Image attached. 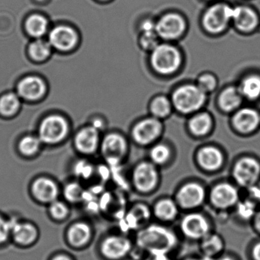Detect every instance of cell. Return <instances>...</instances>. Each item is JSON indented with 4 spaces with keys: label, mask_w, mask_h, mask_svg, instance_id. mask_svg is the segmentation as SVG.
Listing matches in <instances>:
<instances>
[{
    "label": "cell",
    "mask_w": 260,
    "mask_h": 260,
    "mask_svg": "<svg viewBox=\"0 0 260 260\" xmlns=\"http://www.w3.org/2000/svg\"><path fill=\"white\" fill-rule=\"evenodd\" d=\"M53 260H71L68 257L65 255H58V256L55 257Z\"/></svg>",
    "instance_id": "46"
},
{
    "label": "cell",
    "mask_w": 260,
    "mask_h": 260,
    "mask_svg": "<svg viewBox=\"0 0 260 260\" xmlns=\"http://www.w3.org/2000/svg\"><path fill=\"white\" fill-rule=\"evenodd\" d=\"M11 228L15 240L21 244H30L37 237L36 228L30 223H15Z\"/></svg>",
    "instance_id": "28"
},
{
    "label": "cell",
    "mask_w": 260,
    "mask_h": 260,
    "mask_svg": "<svg viewBox=\"0 0 260 260\" xmlns=\"http://www.w3.org/2000/svg\"><path fill=\"white\" fill-rule=\"evenodd\" d=\"M153 216L152 210L147 206L145 204L139 203L134 205L127 212V220L128 226L132 229H141L146 226Z\"/></svg>",
    "instance_id": "23"
},
{
    "label": "cell",
    "mask_w": 260,
    "mask_h": 260,
    "mask_svg": "<svg viewBox=\"0 0 260 260\" xmlns=\"http://www.w3.org/2000/svg\"><path fill=\"white\" fill-rule=\"evenodd\" d=\"M25 29L27 34L32 39H42L49 32V21L42 15H31L25 20Z\"/></svg>",
    "instance_id": "24"
},
{
    "label": "cell",
    "mask_w": 260,
    "mask_h": 260,
    "mask_svg": "<svg viewBox=\"0 0 260 260\" xmlns=\"http://www.w3.org/2000/svg\"><path fill=\"white\" fill-rule=\"evenodd\" d=\"M160 122L156 118H146L136 124L133 129L134 139L141 145L151 144L161 133Z\"/></svg>",
    "instance_id": "16"
},
{
    "label": "cell",
    "mask_w": 260,
    "mask_h": 260,
    "mask_svg": "<svg viewBox=\"0 0 260 260\" xmlns=\"http://www.w3.org/2000/svg\"><path fill=\"white\" fill-rule=\"evenodd\" d=\"M208 199L216 209H231L238 205L240 192L237 185L228 182L216 184L208 193Z\"/></svg>",
    "instance_id": "8"
},
{
    "label": "cell",
    "mask_w": 260,
    "mask_h": 260,
    "mask_svg": "<svg viewBox=\"0 0 260 260\" xmlns=\"http://www.w3.org/2000/svg\"><path fill=\"white\" fill-rule=\"evenodd\" d=\"M48 86L43 78L36 75H28L19 80L16 93L21 100L29 103L40 101L46 95Z\"/></svg>",
    "instance_id": "11"
},
{
    "label": "cell",
    "mask_w": 260,
    "mask_h": 260,
    "mask_svg": "<svg viewBox=\"0 0 260 260\" xmlns=\"http://www.w3.org/2000/svg\"><path fill=\"white\" fill-rule=\"evenodd\" d=\"M22 107V100L16 92H7L0 96V115L4 118L16 116Z\"/></svg>",
    "instance_id": "25"
},
{
    "label": "cell",
    "mask_w": 260,
    "mask_h": 260,
    "mask_svg": "<svg viewBox=\"0 0 260 260\" xmlns=\"http://www.w3.org/2000/svg\"><path fill=\"white\" fill-rule=\"evenodd\" d=\"M127 150L125 139L120 135L111 133L106 135L102 144L103 156L109 164L117 166L122 160Z\"/></svg>",
    "instance_id": "14"
},
{
    "label": "cell",
    "mask_w": 260,
    "mask_h": 260,
    "mask_svg": "<svg viewBox=\"0 0 260 260\" xmlns=\"http://www.w3.org/2000/svg\"><path fill=\"white\" fill-rule=\"evenodd\" d=\"M232 21L237 28L243 31H252L258 24L256 13L246 7L233 8Z\"/></svg>",
    "instance_id": "21"
},
{
    "label": "cell",
    "mask_w": 260,
    "mask_h": 260,
    "mask_svg": "<svg viewBox=\"0 0 260 260\" xmlns=\"http://www.w3.org/2000/svg\"><path fill=\"white\" fill-rule=\"evenodd\" d=\"M10 229H11L10 223L6 221L2 217H0V243H3L8 238Z\"/></svg>",
    "instance_id": "40"
},
{
    "label": "cell",
    "mask_w": 260,
    "mask_h": 260,
    "mask_svg": "<svg viewBox=\"0 0 260 260\" xmlns=\"http://www.w3.org/2000/svg\"><path fill=\"white\" fill-rule=\"evenodd\" d=\"M42 144L39 137L27 135L19 141V150L25 156H33L39 151Z\"/></svg>",
    "instance_id": "33"
},
{
    "label": "cell",
    "mask_w": 260,
    "mask_h": 260,
    "mask_svg": "<svg viewBox=\"0 0 260 260\" xmlns=\"http://www.w3.org/2000/svg\"><path fill=\"white\" fill-rule=\"evenodd\" d=\"M80 37L75 28L69 25H60L48 32V42L53 49L60 53L74 51L79 45Z\"/></svg>",
    "instance_id": "10"
},
{
    "label": "cell",
    "mask_w": 260,
    "mask_h": 260,
    "mask_svg": "<svg viewBox=\"0 0 260 260\" xmlns=\"http://www.w3.org/2000/svg\"><path fill=\"white\" fill-rule=\"evenodd\" d=\"M51 214L55 218L61 219L64 218L68 213V209L66 205L62 202H54L50 208Z\"/></svg>",
    "instance_id": "39"
},
{
    "label": "cell",
    "mask_w": 260,
    "mask_h": 260,
    "mask_svg": "<svg viewBox=\"0 0 260 260\" xmlns=\"http://www.w3.org/2000/svg\"><path fill=\"white\" fill-rule=\"evenodd\" d=\"M100 144V132L92 126H86L80 129L75 137V145L81 153H94Z\"/></svg>",
    "instance_id": "17"
},
{
    "label": "cell",
    "mask_w": 260,
    "mask_h": 260,
    "mask_svg": "<svg viewBox=\"0 0 260 260\" xmlns=\"http://www.w3.org/2000/svg\"><path fill=\"white\" fill-rule=\"evenodd\" d=\"M158 37L156 31L152 32H142L141 35V43L143 48L147 50H153L159 44H158Z\"/></svg>",
    "instance_id": "37"
},
{
    "label": "cell",
    "mask_w": 260,
    "mask_h": 260,
    "mask_svg": "<svg viewBox=\"0 0 260 260\" xmlns=\"http://www.w3.org/2000/svg\"><path fill=\"white\" fill-rule=\"evenodd\" d=\"M197 162L199 167L205 171L215 172L221 168L223 164V156L221 152L214 147H206L201 149L197 154Z\"/></svg>",
    "instance_id": "18"
},
{
    "label": "cell",
    "mask_w": 260,
    "mask_h": 260,
    "mask_svg": "<svg viewBox=\"0 0 260 260\" xmlns=\"http://www.w3.org/2000/svg\"><path fill=\"white\" fill-rule=\"evenodd\" d=\"M217 82L215 77L211 74H205L201 76L198 80L197 86L203 91L205 93L211 92L215 89Z\"/></svg>",
    "instance_id": "36"
},
{
    "label": "cell",
    "mask_w": 260,
    "mask_h": 260,
    "mask_svg": "<svg viewBox=\"0 0 260 260\" xmlns=\"http://www.w3.org/2000/svg\"><path fill=\"white\" fill-rule=\"evenodd\" d=\"M170 150L162 144H156L150 151V162L155 166H162L168 162L170 158Z\"/></svg>",
    "instance_id": "35"
},
{
    "label": "cell",
    "mask_w": 260,
    "mask_h": 260,
    "mask_svg": "<svg viewBox=\"0 0 260 260\" xmlns=\"http://www.w3.org/2000/svg\"><path fill=\"white\" fill-rule=\"evenodd\" d=\"M224 241L219 234L210 233L200 241V250L203 257L214 260L221 255L224 249Z\"/></svg>",
    "instance_id": "22"
},
{
    "label": "cell",
    "mask_w": 260,
    "mask_h": 260,
    "mask_svg": "<svg viewBox=\"0 0 260 260\" xmlns=\"http://www.w3.org/2000/svg\"><path fill=\"white\" fill-rule=\"evenodd\" d=\"M100 1H107V0H100Z\"/></svg>",
    "instance_id": "50"
},
{
    "label": "cell",
    "mask_w": 260,
    "mask_h": 260,
    "mask_svg": "<svg viewBox=\"0 0 260 260\" xmlns=\"http://www.w3.org/2000/svg\"><path fill=\"white\" fill-rule=\"evenodd\" d=\"M47 1H48V0H36V2L41 3V4H42V3H46Z\"/></svg>",
    "instance_id": "49"
},
{
    "label": "cell",
    "mask_w": 260,
    "mask_h": 260,
    "mask_svg": "<svg viewBox=\"0 0 260 260\" xmlns=\"http://www.w3.org/2000/svg\"><path fill=\"white\" fill-rule=\"evenodd\" d=\"M53 48L48 41L42 39H34L28 47L30 59L37 63L46 61L52 54Z\"/></svg>",
    "instance_id": "26"
},
{
    "label": "cell",
    "mask_w": 260,
    "mask_h": 260,
    "mask_svg": "<svg viewBox=\"0 0 260 260\" xmlns=\"http://www.w3.org/2000/svg\"><path fill=\"white\" fill-rule=\"evenodd\" d=\"M182 235L191 240L201 241L211 232L209 220L202 213L189 211L179 223Z\"/></svg>",
    "instance_id": "9"
},
{
    "label": "cell",
    "mask_w": 260,
    "mask_h": 260,
    "mask_svg": "<svg viewBox=\"0 0 260 260\" xmlns=\"http://www.w3.org/2000/svg\"><path fill=\"white\" fill-rule=\"evenodd\" d=\"M240 94L248 100H255L260 97V77L251 75L243 79L240 84Z\"/></svg>",
    "instance_id": "30"
},
{
    "label": "cell",
    "mask_w": 260,
    "mask_h": 260,
    "mask_svg": "<svg viewBox=\"0 0 260 260\" xmlns=\"http://www.w3.org/2000/svg\"><path fill=\"white\" fill-rule=\"evenodd\" d=\"M251 256L253 260H260V241L256 242L251 249Z\"/></svg>",
    "instance_id": "42"
},
{
    "label": "cell",
    "mask_w": 260,
    "mask_h": 260,
    "mask_svg": "<svg viewBox=\"0 0 260 260\" xmlns=\"http://www.w3.org/2000/svg\"><path fill=\"white\" fill-rule=\"evenodd\" d=\"M151 260H171L168 255H152Z\"/></svg>",
    "instance_id": "45"
},
{
    "label": "cell",
    "mask_w": 260,
    "mask_h": 260,
    "mask_svg": "<svg viewBox=\"0 0 260 260\" xmlns=\"http://www.w3.org/2000/svg\"><path fill=\"white\" fill-rule=\"evenodd\" d=\"M91 237V230L86 223H77L71 226L68 232L70 241L74 246H80L87 243Z\"/></svg>",
    "instance_id": "31"
},
{
    "label": "cell",
    "mask_w": 260,
    "mask_h": 260,
    "mask_svg": "<svg viewBox=\"0 0 260 260\" xmlns=\"http://www.w3.org/2000/svg\"><path fill=\"white\" fill-rule=\"evenodd\" d=\"M83 194V190H82L81 187L77 184H71L65 189V196L70 201L80 200Z\"/></svg>",
    "instance_id": "38"
},
{
    "label": "cell",
    "mask_w": 260,
    "mask_h": 260,
    "mask_svg": "<svg viewBox=\"0 0 260 260\" xmlns=\"http://www.w3.org/2000/svg\"><path fill=\"white\" fill-rule=\"evenodd\" d=\"M142 32H152L156 31V24L153 23L152 21H145L141 26Z\"/></svg>",
    "instance_id": "41"
},
{
    "label": "cell",
    "mask_w": 260,
    "mask_h": 260,
    "mask_svg": "<svg viewBox=\"0 0 260 260\" xmlns=\"http://www.w3.org/2000/svg\"><path fill=\"white\" fill-rule=\"evenodd\" d=\"M151 63L159 74H170L180 66V54L172 45H158L152 51Z\"/></svg>",
    "instance_id": "7"
},
{
    "label": "cell",
    "mask_w": 260,
    "mask_h": 260,
    "mask_svg": "<svg viewBox=\"0 0 260 260\" xmlns=\"http://www.w3.org/2000/svg\"><path fill=\"white\" fill-rule=\"evenodd\" d=\"M233 180L236 185L249 188L256 185L260 179V164L253 157L240 158L232 169Z\"/></svg>",
    "instance_id": "6"
},
{
    "label": "cell",
    "mask_w": 260,
    "mask_h": 260,
    "mask_svg": "<svg viewBox=\"0 0 260 260\" xmlns=\"http://www.w3.org/2000/svg\"><path fill=\"white\" fill-rule=\"evenodd\" d=\"M242 95L235 87L225 89L219 97V105L223 110L231 112L237 109L241 103Z\"/></svg>",
    "instance_id": "29"
},
{
    "label": "cell",
    "mask_w": 260,
    "mask_h": 260,
    "mask_svg": "<svg viewBox=\"0 0 260 260\" xmlns=\"http://www.w3.org/2000/svg\"><path fill=\"white\" fill-rule=\"evenodd\" d=\"M208 199V192L202 184L188 182L178 188L175 201L180 209L196 211L204 205Z\"/></svg>",
    "instance_id": "5"
},
{
    "label": "cell",
    "mask_w": 260,
    "mask_h": 260,
    "mask_svg": "<svg viewBox=\"0 0 260 260\" xmlns=\"http://www.w3.org/2000/svg\"><path fill=\"white\" fill-rule=\"evenodd\" d=\"M185 27V22L182 16L177 14H167L156 23V32L162 39L173 40L183 33Z\"/></svg>",
    "instance_id": "15"
},
{
    "label": "cell",
    "mask_w": 260,
    "mask_h": 260,
    "mask_svg": "<svg viewBox=\"0 0 260 260\" xmlns=\"http://www.w3.org/2000/svg\"><path fill=\"white\" fill-rule=\"evenodd\" d=\"M206 100V93L197 85H185L175 91L173 104L179 112L191 113L199 110Z\"/></svg>",
    "instance_id": "3"
},
{
    "label": "cell",
    "mask_w": 260,
    "mask_h": 260,
    "mask_svg": "<svg viewBox=\"0 0 260 260\" xmlns=\"http://www.w3.org/2000/svg\"><path fill=\"white\" fill-rule=\"evenodd\" d=\"M214 260H234L232 258H231V257L228 256H223V257H218V258H215Z\"/></svg>",
    "instance_id": "47"
},
{
    "label": "cell",
    "mask_w": 260,
    "mask_h": 260,
    "mask_svg": "<svg viewBox=\"0 0 260 260\" xmlns=\"http://www.w3.org/2000/svg\"><path fill=\"white\" fill-rule=\"evenodd\" d=\"M91 126L95 127L96 130L100 132V130H102L105 127L104 121L102 120V118H95V119L92 120Z\"/></svg>",
    "instance_id": "44"
},
{
    "label": "cell",
    "mask_w": 260,
    "mask_h": 260,
    "mask_svg": "<svg viewBox=\"0 0 260 260\" xmlns=\"http://www.w3.org/2000/svg\"><path fill=\"white\" fill-rule=\"evenodd\" d=\"M35 196L43 202H52L55 200L58 194L57 185L48 179H39L33 185Z\"/></svg>",
    "instance_id": "27"
},
{
    "label": "cell",
    "mask_w": 260,
    "mask_h": 260,
    "mask_svg": "<svg viewBox=\"0 0 260 260\" xmlns=\"http://www.w3.org/2000/svg\"><path fill=\"white\" fill-rule=\"evenodd\" d=\"M135 243L124 235L106 237L102 244V252L110 260H121L130 255Z\"/></svg>",
    "instance_id": "12"
},
{
    "label": "cell",
    "mask_w": 260,
    "mask_h": 260,
    "mask_svg": "<svg viewBox=\"0 0 260 260\" xmlns=\"http://www.w3.org/2000/svg\"><path fill=\"white\" fill-rule=\"evenodd\" d=\"M252 223L255 231L260 234V210L255 212V215L252 217Z\"/></svg>",
    "instance_id": "43"
},
{
    "label": "cell",
    "mask_w": 260,
    "mask_h": 260,
    "mask_svg": "<svg viewBox=\"0 0 260 260\" xmlns=\"http://www.w3.org/2000/svg\"><path fill=\"white\" fill-rule=\"evenodd\" d=\"M211 127V118L206 113L194 115L189 121V128L194 135L202 136L208 133Z\"/></svg>",
    "instance_id": "32"
},
{
    "label": "cell",
    "mask_w": 260,
    "mask_h": 260,
    "mask_svg": "<svg viewBox=\"0 0 260 260\" xmlns=\"http://www.w3.org/2000/svg\"><path fill=\"white\" fill-rule=\"evenodd\" d=\"M260 123V115L253 109L245 108L240 109L234 117V124L236 128L243 133L253 132Z\"/></svg>",
    "instance_id": "20"
},
{
    "label": "cell",
    "mask_w": 260,
    "mask_h": 260,
    "mask_svg": "<svg viewBox=\"0 0 260 260\" xmlns=\"http://www.w3.org/2000/svg\"><path fill=\"white\" fill-rule=\"evenodd\" d=\"M134 188L141 194L153 192L159 182V174L156 166L153 162L144 161L134 168L132 174Z\"/></svg>",
    "instance_id": "4"
},
{
    "label": "cell",
    "mask_w": 260,
    "mask_h": 260,
    "mask_svg": "<svg viewBox=\"0 0 260 260\" xmlns=\"http://www.w3.org/2000/svg\"><path fill=\"white\" fill-rule=\"evenodd\" d=\"M69 132L70 124L66 118L58 114H52L41 121L38 137L43 144L53 145L63 141Z\"/></svg>",
    "instance_id": "2"
},
{
    "label": "cell",
    "mask_w": 260,
    "mask_h": 260,
    "mask_svg": "<svg viewBox=\"0 0 260 260\" xmlns=\"http://www.w3.org/2000/svg\"><path fill=\"white\" fill-rule=\"evenodd\" d=\"M233 8L226 4H216L211 7L203 18L205 28L209 32L218 33L223 31L228 22L232 20Z\"/></svg>",
    "instance_id": "13"
},
{
    "label": "cell",
    "mask_w": 260,
    "mask_h": 260,
    "mask_svg": "<svg viewBox=\"0 0 260 260\" xmlns=\"http://www.w3.org/2000/svg\"><path fill=\"white\" fill-rule=\"evenodd\" d=\"M171 109V103L164 96L156 97L150 105V111L156 118H165L170 115Z\"/></svg>",
    "instance_id": "34"
},
{
    "label": "cell",
    "mask_w": 260,
    "mask_h": 260,
    "mask_svg": "<svg viewBox=\"0 0 260 260\" xmlns=\"http://www.w3.org/2000/svg\"><path fill=\"white\" fill-rule=\"evenodd\" d=\"M179 209L175 199L162 198L155 203L151 210L153 217L159 221L169 223L177 218Z\"/></svg>",
    "instance_id": "19"
},
{
    "label": "cell",
    "mask_w": 260,
    "mask_h": 260,
    "mask_svg": "<svg viewBox=\"0 0 260 260\" xmlns=\"http://www.w3.org/2000/svg\"><path fill=\"white\" fill-rule=\"evenodd\" d=\"M185 260H211V259H208V258H205V257H203V258H188V259H185Z\"/></svg>",
    "instance_id": "48"
},
{
    "label": "cell",
    "mask_w": 260,
    "mask_h": 260,
    "mask_svg": "<svg viewBox=\"0 0 260 260\" xmlns=\"http://www.w3.org/2000/svg\"><path fill=\"white\" fill-rule=\"evenodd\" d=\"M177 235L167 226L157 223L147 224L135 236L137 247L151 255H169L177 246Z\"/></svg>",
    "instance_id": "1"
}]
</instances>
